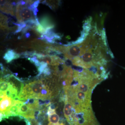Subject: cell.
Here are the masks:
<instances>
[{
  "instance_id": "cell-4",
  "label": "cell",
  "mask_w": 125,
  "mask_h": 125,
  "mask_svg": "<svg viewBox=\"0 0 125 125\" xmlns=\"http://www.w3.org/2000/svg\"><path fill=\"white\" fill-rule=\"evenodd\" d=\"M66 99H65V101L64 112L65 117L68 121L72 115L73 113H75V111L71 103L67 100V98Z\"/></svg>"
},
{
  "instance_id": "cell-1",
  "label": "cell",
  "mask_w": 125,
  "mask_h": 125,
  "mask_svg": "<svg viewBox=\"0 0 125 125\" xmlns=\"http://www.w3.org/2000/svg\"><path fill=\"white\" fill-rule=\"evenodd\" d=\"M16 15L18 22L20 23L34 19L31 12L27 6L22 4L21 2L18 4L16 9Z\"/></svg>"
},
{
  "instance_id": "cell-8",
  "label": "cell",
  "mask_w": 125,
  "mask_h": 125,
  "mask_svg": "<svg viewBox=\"0 0 125 125\" xmlns=\"http://www.w3.org/2000/svg\"><path fill=\"white\" fill-rule=\"evenodd\" d=\"M10 83L3 80H1L0 93H5L6 92L10 86Z\"/></svg>"
},
{
  "instance_id": "cell-7",
  "label": "cell",
  "mask_w": 125,
  "mask_h": 125,
  "mask_svg": "<svg viewBox=\"0 0 125 125\" xmlns=\"http://www.w3.org/2000/svg\"><path fill=\"white\" fill-rule=\"evenodd\" d=\"M3 7H1V10L3 12L7 13L10 14L11 15H14L13 9V6L8 2H6L4 4Z\"/></svg>"
},
{
  "instance_id": "cell-5",
  "label": "cell",
  "mask_w": 125,
  "mask_h": 125,
  "mask_svg": "<svg viewBox=\"0 0 125 125\" xmlns=\"http://www.w3.org/2000/svg\"><path fill=\"white\" fill-rule=\"evenodd\" d=\"M20 57L19 54H17L13 50L9 49L4 54V58L7 62H10L15 59H17Z\"/></svg>"
},
{
  "instance_id": "cell-2",
  "label": "cell",
  "mask_w": 125,
  "mask_h": 125,
  "mask_svg": "<svg viewBox=\"0 0 125 125\" xmlns=\"http://www.w3.org/2000/svg\"><path fill=\"white\" fill-rule=\"evenodd\" d=\"M14 101L4 94H0V113L4 114L13 105Z\"/></svg>"
},
{
  "instance_id": "cell-9",
  "label": "cell",
  "mask_w": 125,
  "mask_h": 125,
  "mask_svg": "<svg viewBox=\"0 0 125 125\" xmlns=\"http://www.w3.org/2000/svg\"><path fill=\"white\" fill-rule=\"evenodd\" d=\"M36 30L38 33H40L43 35H45L47 32L46 30L40 24L37 25L36 27Z\"/></svg>"
},
{
  "instance_id": "cell-6",
  "label": "cell",
  "mask_w": 125,
  "mask_h": 125,
  "mask_svg": "<svg viewBox=\"0 0 125 125\" xmlns=\"http://www.w3.org/2000/svg\"><path fill=\"white\" fill-rule=\"evenodd\" d=\"M40 23L45 29L47 30L52 29L54 27V24L52 21L47 17H43L40 20Z\"/></svg>"
},
{
  "instance_id": "cell-3",
  "label": "cell",
  "mask_w": 125,
  "mask_h": 125,
  "mask_svg": "<svg viewBox=\"0 0 125 125\" xmlns=\"http://www.w3.org/2000/svg\"><path fill=\"white\" fill-rule=\"evenodd\" d=\"M48 114L49 124L52 125H58L61 123H60V117L56 114L55 110H52L49 108Z\"/></svg>"
}]
</instances>
